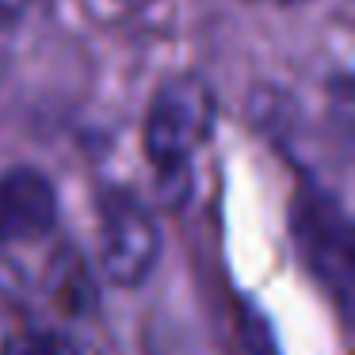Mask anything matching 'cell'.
Returning <instances> with one entry per match:
<instances>
[{
	"mask_svg": "<svg viewBox=\"0 0 355 355\" xmlns=\"http://www.w3.org/2000/svg\"><path fill=\"white\" fill-rule=\"evenodd\" d=\"M31 4V0H0V27L16 24L19 16H24V8Z\"/></svg>",
	"mask_w": 355,
	"mask_h": 355,
	"instance_id": "cell-8",
	"label": "cell"
},
{
	"mask_svg": "<svg viewBox=\"0 0 355 355\" xmlns=\"http://www.w3.org/2000/svg\"><path fill=\"white\" fill-rule=\"evenodd\" d=\"M85 4V12L92 19H100V24H123V19L138 16L141 8H149L153 0H80Z\"/></svg>",
	"mask_w": 355,
	"mask_h": 355,
	"instance_id": "cell-7",
	"label": "cell"
},
{
	"mask_svg": "<svg viewBox=\"0 0 355 355\" xmlns=\"http://www.w3.org/2000/svg\"><path fill=\"white\" fill-rule=\"evenodd\" d=\"M50 291H54V302L65 309V313H85L92 306V283H88V268L77 260L73 252H65L58 260V268L50 271Z\"/></svg>",
	"mask_w": 355,
	"mask_h": 355,
	"instance_id": "cell-5",
	"label": "cell"
},
{
	"mask_svg": "<svg viewBox=\"0 0 355 355\" xmlns=\"http://www.w3.org/2000/svg\"><path fill=\"white\" fill-rule=\"evenodd\" d=\"M218 123V103L207 80L195 73L168 77L153 92L146 111V157L161 176H176L210 141Z\"/></svg>",
	"mask_w": 355,
	"mask_h": 355,
	"instance_id": "cell-1",
	"label": "cell"
},
{
	"mask_svg": "<svg viewBox=\"0 0 355 355\" xmlns=\"http://www.w3.org/2000/svg\"><path fill=\"white\" fill-rule=\"evenodd\" d=\"M263 4H298V0H263Z\"/></svg>",
	"mask_w": 355,
	"mask_h": 355,
	"instance_id": "cell-9",
	"label": "cell"
},
{
	"mask_svg": "<svg viewBox=\"0 0 355 355\" xmlns=\"http://www.w3.org/2000/svg\"><path fill=\"white\" fill-rule=\"evenodd\" d=\"M291 233L298 241L302 256L317 271L324 286L336 294L340 309H347V291H352V225L347 214L329 199V195H302L291 214Z\"/></svg>",
	"mask_w": 355,
	"mask_h": 355,
	"instance_id": "cell-3",
	"label": "cell"
},
{
	"mask_svg": "<svg viewBox=\"0 0 355 355\" xmlns=\"http://www.w3.org/2000/svg\"><path fill=\"white\" fill-rule=\"evenodd\" d=\"M58 222V191L39 168L0 172V245H31L42 241Z\"/></svg>",
	"mask_w": 355,
	"mask_h": 355,
	"instance_id": "cell-4",
	"label": "cell"
},
{
	"mask_svg": "<svg viewBox=\"0 0 355 355\" xmlns=\"http://www.w3.org/2000/svg\"><path fill=\"white\" fill-rule=\"evenodd\" d=\"M161 256V233L146 202L126 191L100 199V268L115 286H141Z\"/></svg>",
	"mask_w": 355,
	"mask_h": 355,
	"instance_id": "cell-2",
	"label": "cell"
},
{
	"mask_svg": "<svg viewBox=\"0 0 355 355\" xmlns=\"http://www.w3.org/2000/svg\"><path fill=\"white\" fill-rule=\"evenodd\" d=\"M0 355H92L85 340L58 329H27L4 340Z\"/></svg>",
	"mask_w": 355,
	"mask_h": 355,
	"instance_id": "cell-6",
	"label": "cell"
}]
</instances>
